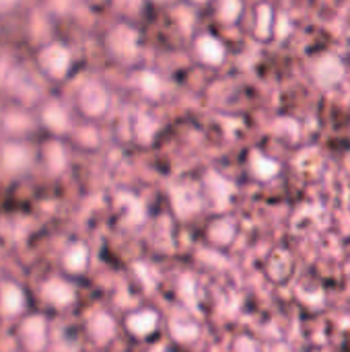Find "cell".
<instances>
[{"label": "cell", "mask_w": 350, "mask_h": 352, "mask_svg": "<svg viewBox=\"0 0 350 352\" xmlns=\"http://www.w3.org/2000/svg\"><path fill=\"white\" fill-rule=\"evenodd\" d=\"M35 66L47 80H54V82L66 80L74 66L72 50L64 41H58V39L45 41L35 54Z\"/></svg>", "instance_id": "obj_1"}, {"label": "cell", "mask_w": 350, "mask_h": 352, "mask_svg": "<svg viewBox=\"0 0 350 352\" xmlns=\"http://www.w3.org/2000/svg\"><path fill=\"white\" fill-rule=\"evenodd\" d=\"M105 47L111 54L113 60L122 64H132L140 56V31L136 25L120 21L111 25L105 33Z\"/></svg>", "instance_id": "obj_2"}, {"label": "cell", "mask_w": 350, "mask_h": 352, "mask_svg": "<svg viewBox=\"0 0 350 352\" xmlns=\"http://www.w3.org/2000/svg\"><path fill=\"white\" fill-rule=\"evenodd\" d=\"M76 107L89 120L103 118L111 107V93L107 85H103L101 80L83 82L76 93Z\"/></svg>", "instance_id": "obj_3"}, {"label": "cell", "mask_w": 350, "mask_h": 352, "mask_svg": "<svg viewBox=\"0 0 350 352\" xmlns=\"http://www.w3.org/2000/svg\"><path fill=\"white\" fill-rule=\"evenodd\" d=\"M194 54L200 64L219 68L227 60V45L215 33H200L194 41Z\"/></svg>", "instance_id": "obj_4"}, {"label": "cell", "mask_w": 350, "mask_h": 352, "mask_svg": "<svg viewBox=\"0 0 350 352\" xmlns=\"http://www.w3.org/2000/svg\"><path fill=\"white\" fill-rule=\"evenodd\" d=\"M39 124L50 130L52 134H64L70 128V111L68 107L58 101V99H47L41 107H39Z\"/></svg>", "instance_id": "obj_5"}, {"label": "cell", "mask_w": 350, "mask_h": 352, "mask_svg": "<svg viewBox=\"0 0 350 352\" xmlns=\"http://www.w3.org/2000/svg\"><path fill=\"white\" fill-rule=\"evenodd\" d=\"M31 151L25 142L21 140H8L0 148V165L8 173H19L25 171L31 165Z\"/></svg>", "instance_id": "obj_6"}, {"label": "cell", "mask_w": 350, "mask_h": 352, "mask_svg": "<svg viewBox=\"0 0 350 352\" xmlns=\"http://www.w3.org/2000/svg\"><path fill=\"white\" fill-rule=\"evenodd\" d=\"M276 31V8L270 2H260L254 8L252 33L258 41H270Z\"/></svg>", "instance_id": "obj_7"}, {"label": "cell", "mask_w": 350, "mask_h": 352, "mask_svg": "<svg viewBox=\"0 0 350 352\" xmlns=\"http://www.w3.org/2000/svg\"><path fill=\"white\" fill-rule=\"evenodd\" d=\"M215 19L221 25H237L245 14V2L243 0H212Z\"/></svg>", "instance_id": "obj_8"}, {"label": "cell", "mask_w": 350, "mask_h": 352, "mask_svg": "<svg viewBox=\"0 0 350 352\" xmlns=\"http://www.w3.org/2000/svg\"><path fill=\"white\" fill-rule=\"evenodd\" d=\"M344 76V66L338 58H326L318 64V80L324 87H334L342 80Z\"/></svg>", "instance_id": "obj_9"}, {"label": "cell", "mask_w": 350, "mask_h": 352, "mask_svg": "<svg viewBox=\"0 0 350 352\" xmlns=\"http://www.w3.org/2000/svg\"><path fill=\"white\" fill-rule=\"evenodd\" d=\"M136 87L149 97V99H159L165 91V82L163 78L155 72V70H140L136 74Z\"/></svg>", "instance_id": "obj_10"}, {"label": "cell", "mask_w": 350, "mask_h": 352, "mask_svg": "<svg viewBox=\"0 0 350 352\" xmlns=\"http://www.w3.org/2000/svg\"><path fill=\"white\" fill-rule=\"evenodd\" d=\"M43 334H45V326L41 322V318H31V322H27L23 326V336L29 344V349L39 351L43 344Z\"/></svg>", "instance_id": "obj_11"}, {"label": "cell", "mask_w": 350, "mask_h": 352, "mask_svg": "<svg viewBox=\"0 0 350 352\" xmlns=\"http://www.w3.org/2000/svg\"><path fill=\"white\" fill-rule=\"evenodd\" d=\"M23 307V295L19 289L14 287H4L2 293H0V309L6 314V316H14L19 314Z\"/></svg>", "instance_id": "obj_12"}, {"label": "cell", "mask_w": 350, "mask_h": 352, "mask_svg": "<svg viewBox=\"0 0 350 352\" xmlns=\"http://www.w3.org/2000/svg\"><path fill=\"white\" fill-rule=\"evenodd\" d=\"M31 118L29 113L21 111V109H12L4 116V128L10 132V134H23L31 128Z\"/></svg>", "instance_id": "obj_13"}, {"label": "cell", "mask_w": 350, "mask_h": 352, "mask_svg": "<svg viewBox=\"0 0 350 352\" xmlns=\"http://www.w3.org/2000/svg\"><path fill=\"white\" fill-rule=\"evenodd\" d=\"M45 163L56 173L66 167V151H64V146L58 140H54V142H50L45 146Z\"/></svg>", "instance_id": "obj_14"}, {"label": "cell", "mask_w": 350, "mask_h": 352, "mask_svg": "<svg viewBox=\"0 0 350 352\" xmlns=\"http://www.w3.org/2000/svg\"><path fill=\"white\" fill-rule=\"evenodd\" d=\"M87 258H89L87 248L76 243V245H72V248L68 250V254H66V266L72 268L74 272H80V270L87 266Z\"/></svg>", "instance_id": "obj_15"}, {"label": "cell", "mask_w": 350, "mask_h": 352, "mask_svg": "<svg viewBox=\"0 0 350 352\" xmlns=\"http://www.w3.org/2000/svg\"><path fill=\"white\" fill-rule=\"evenodd\" d=\"M91 332L97 340H107L113 332V322L107 316H97L91 324Z\"/></svg>", "instance_id": "obj_16"}, {"label": "cell", "mask_w": 350, "mask_h": 352, "mask_svg": "<svg viewBox=\"0 0 350 352\" xmlns=\"http://www.w3.org/2000/svg\"><path fill=\"white\" fill-rule=\"evenodd\" d=\"M45 291H47L50 299H54L58 305H66L72 299V291L66 285H62V283H50Z\"/></svg>", "instance_id": "obj_17"}, {"label": "cell", "mask_w": 350, "mask_h": 352, "mask_svg": "<svg viewBox=\"0 0 350 352\" xmlns=\"http://www.w3.org/2000/svg\"><path fill=\"white\" fill-rule=\"evenodd\" d=\"M155 324H157V318H155V314H140V316H136V318H132V322H130V328L136 332V334H146V332H151L153 328H155Z\"/></svg>", "instance_id": "obj_18"}, {"label": "cell", "mask_w": 350, "mask_h": 352, "mask_svg": "<svg viewBox=\"0 0 350 352\" xmlns=\"http://www.w3.org/2000/svg\"><path fill=\"white\" fill-rule=\"evenodd\" d=\"M19 4H21V0H0V14L12 12Z\"/></svg>", "instance_id": "obj_19"}, {"label": "cell", "mask_w": 350, "mask_h": 352, "mask_svg": "<svg viewBox=\"0 0 350 352\" xmlns=\"http://www.w3.org/2000/svg\"><path fill=\"white\" fill-rule=\"evenodd\" d=\"M188 4H192V6H208V4H212V0H186Z\"/></svg>", "instance_id": "obj_20"}, {"label": "cell", "mask_w": 350, "mask_h": 352, "mask_svg": "<svg viewBox=\"0 0 350 352\" xmlns=\"http://www.w3.org/2000/svg\"><path fill=\"white\" fill-rule=\"evenodd\" d=\"M153 2H163V0H153Z\"/></svg>", "instance_id": "obj_21"}]
</instances>
